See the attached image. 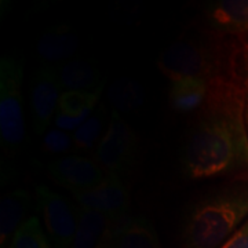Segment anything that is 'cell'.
Masks as SVG:
<instances>
[{
	"instance_id": "6da1fadb",
	"label": "cell",
	"mask_w": 248,
	"mask_h": 248,
	"mask_svg": "<svg viewBox=\"0 0 248 248\" xmlns=\"http://www.w3.org/2000/svg\"><path fill=\"white\" fill-rule=\"evenodd\" d=\"M247 87L243 76L210 83L208 98L196 112L182 149L181 169L187 179L248 182Z\"/></svg>"
},
{
	"instance_id": "7a4b0ae2",
	"label": "cell",
	"mask_w": 248,
	"mask_h": 248,
	"mask_svg": "<svg viewBox=\"0 0 248 248\" xmlns=\"http://www.w3.org/2000/svg\"><path fill=\"white\" fill-rule=\"evenodd\" d=\"M248 219V182L204 197L187 215L184 248H219Z\"/></svg>"
},
{
	"instance_id": "3957f363",
	"label": "cell",
	"mask_w": 248,
	"mask_h": 248,
	"mask_svg": "<svg viewBox=\"0 0 248 248\" xmlns=\"http://www.w3.org/2000/svg\"><path fill=\"white\" fill-rule=\"evenodd\" d=\"M222 39L225 36L211 32H208V37H178L160 54L157 66L171 81L200 79L211 83L241 76L236 72V55L239 51L228 47Z\"/></svg>"
},
{
	"instance_id": "277c9868",
	"label": "cell",
	"mask_w": 248,
	"mask_h": 248,
	"mask_svg": "<svg viewBox=\"0 0 248 248\" xmlns=\"http://www.w3.org/2000/svg\"><path fill=\"white\" fill-rule=\"evenodd\" d=\"M25 138L22 108V62L11 57L0 61V142L7 155H16Z\"/></svg>"
},
{
	"instance_id": "5b68a950",
	"label": "cell",
	"mask_w": 248,
	"mask_h": 248,
	"mask_svg": "<svg viewBox=\"0 0 248 248\" xmlns=\"http://www.w3.org/2000/svg\"><path fill=\"white\" fill-rule=\"evenodd\" d=\"M135 143L137 137L131 125L119 112H112L107 131L93 152V160L107 175L120 177L133 163Z\"/></svg>"
},
{
	"instance_id": "8992f818",
	"label": "cell",
	"mask_w": 248,
	"mask_h": 248,
	"mask_svg": "<svg viewBox=\"0 0 248 248\" xmlns=\"http://www.w3.org/2000/svg\"><path fill=\"white\" fill-rule=\"evenodd\" d=\"M37 208L54 248H71L79 225L78 208L47 186L36 189Z\"/></svg>"
},
{
	"instance_id": "52a82bcc",
	"label": "cell",
	"mask_w": 248,
	"mask_h": 248,
	"mask_svg": "<svg viewBox=\"0 0 248 248\" xmlns=\"http://www.w3.org/2000/svg\"><path fill=\"white\" fill-rule=\"evenodd\" d=\"M61 87L58 83L55 66L40 65L36 69L31 86V115L33 133L43 137L53 123L58 112L61 98Z\"/></svg>"
},
{
	"instance_id": "ba28073f",
	"label": "cell",
	"mask_w": 248,
	"mask_h": 248,
	"mask_svg": "<svg viewBox=\"0 0 248 248\" xmlns=\"http://www.w3.org/2000/svg\"><path fill=\"white\" fill-rule=\"evenodd\" d=\"M47 172L57 185L65 187L72 195L91 190L107 178L94 160L79 155H68L48 163Z\"/></svg>"
},
{
	"instance_id": "9c48e42d",
	"label": "cell",
	"mask_w": 248,
	"mask_h": 248,
	"mask_svg": "<svg viewBox=\"0 0 248 248\" xmlns=\"http://www.w3.org/2000/svg\"><path fill=\"white\" fill-rule=\"evenodd\" d=\"M72 196L79 207L102 214L110 222L125 217L130 208V197L120 177L107 175L94 189Z\"/></svg>"
},
{
	"instance_id": "30bf717a",
	"label": "cell",
	"mask_w": 248,
	"mask_h": 248,
	"mask_svg": "<svg viewBox=\"0 0 248 248\" xmlns=\"http://www.w3.org/2000/svg\"><path fill=\"white\" fill-rule=\"evenodd\" d=\"M207 31L218 36L248 35V0H222L208 3L204 10Z\"/></svg>"
},
{
	"instance_id": "8fae6325",
	"label": "cell",
	"mask_w": 248,
	"mask_h": 248,
	"mask_svg": "<svg viewBox=\"0 0 248 248\" xmlns=\"http://www.w3.org/2000/svg\"><path fill=\"white\" fill-rule=\"evenodd\" d=\"M104 248H161L155 228L145 217L125 215L110 222Z\"/></svg>"
},
{
	"instance_id": "7c38bea8",
	"label": "cell",
	"mask_w": 248,
	"mask_h": 248,
	"mask_svg": "<svg viewBox=\"0 0 248 248\" xmlns=\"http://www.w3.org/2000/svg\"><path fill=\"white\" fill-rule=\"evenodd\" d=\"M79 37L68 27L50 28L37 42L36 51L39 57L47 63L61 65L71 61L72 55L78 51Z\"/></svg>"
},
{
	"instance_id": "4fadbf2b",
	"label": "cell",
	"mask_w": 248,
	"mask_h": 248,
	"mask_svg": "<svg viewBox=\"0 0 248 248\" xmlns=\"http://www.w3.org/2000/svg\"><path fill=\"white\" fill-rule=\"evenodd\" d=\"M55 72L63 91H95L104 87L99 71L87 61L71 60L55 65Z\"/></svg>"
},
{
	"instance_id": "5bb4252c",
	"label": "cell",
	"mask_w": 248,
	"mask_h": 248,
	"mask_svg": "<svg viewBox=\"0 0 248 248\" xmlns=\"http://www.w3.org/2000/svg\"><path fill=\"white\" fill-rule=\"evenodd\" d=\"M210 94V83L200 79H181L171 81L169 91L170 107L181 113L197 112Z\"/></svg>"
},
{
	"instance_id": "9a60e30c",
	"label": "cell",
	"mask_w": 248,
	"mask_h": 248,
	"mask_svg": "<svg viewBox=\"0 0 248 248\" xmlns=\"http://www.w3.org/2000/svg\"><path fill=\"white\" fill-rule=\"evenodd\" d=\"M79 225L71 248H104L110 219L102 214L78 205Z\"/></svg>"
},
{
	"instance_id": "2e32d148",
	"label": "cell",
	"mask_w": 248,
	"mask_h": 248,
	"mask_svg": "<svg viewBox=\"0 0 248 248\" xmlns=\"http://www.w3.org/2000/svg\"><path fill=\"white\" fill-rule=\"evenodd\" d=\"M29 208V196L24 190L7 192L0 203V240L1 244L16 234V232L27 222L25 215Z\"/></svg>"
},
{
	"instance_id": "e0dca14e",
	"label": "cell",
	"mask_w": 248,
	"mask_h": 248,
	"mask_svg": "<svg viewBox=\"0 0 248 248\" xmlns=\"http://www.w3.org/2000/svg\"><path fill=\"white\" fill-rule=\"evenodd\" d=\"M109 117L104 105H98L89 119L72 133L76 152H94L107 131Z\"/></svg>"
},
{
	"instance_id": "ac0fdd59",
	"label": "cell",
	"mask_w": 248,
	"mask_h": 248,
	"mask_svg": "<svg viewBox=\"0 0 248 248\" xmlns=\"http://www.w3.org/2000/svg\"><path fill=\"white\" fill-rule=\"evenodd\" d=\"M104 87L95 91H62L58 112L68 116H80L93 113L99 105Z\"/></svg>"
},
{
	"instance_id": "d6986e66",
	"label": "cell",
	"mask_w": 248,
	"mask_h": 248,
	"mask_svg": "<svg viewBox=\"0 0 248 248\" xmlns=\"http://www.w3.org/2000/svg\"><path fill=\"white\" fill-rule=\"evenodd\" d=\"M9 248H54L36 217L29 218L11 237Z\"/></svg>"
},
{
	"instance_id": "ffe728a7",
	"label": "cell",
	"mask_w": 248,
	"mask_h": 248,
	"mask_svg": "<svg viewBox=\"0 0 248 248\" xmlns=\"http://www.w3.org/2000/svg\"><path fill=\"white\" fill-rule=\"evenodd\" d=\"M109 99L117 109L131 112L142 104V91L131 80H119L109 90Z\"/></svg>"
},
{
	"instance_id": "44dd1931",
	"label": "cell",
	"mask_w": 248,
	"mask_h": 248,
	"mask_svg": "<svg viewBox=\"0 0 248 248\" xmlns=\"http://www.w3.org/2000/svg\"><path fill=\"white\" fill-rule=\"evenodd\" d=\"M43 151L53 155H65L75 151L72 134L60 130L57 127H50L42 137Z\"/></svg>"
},
{
	"instance_id": "7402d4cb",
	"label": "cell",
	"mask_w": 248,
	"mask_h": 248,
	"mask_svg": "<svg viewBox=\"0 0 248 248\" xmlns=\"http://www.w3.org/2000/svg\"><path fill=\"white\" fill-rule=\"evenodd\" d=\"M219 248H248V219L236 232L231 239H228Z\"/></svg>"
},
{
	"instance_id": "603a6c76",
	"label": "cell",
	"mask_w": 248,
	"mask_h": 248,
	"mask_svg": "<svg viewBox=\"0 0 248 248\" xmlns=\"http://www.w3.org/2000/svg\"><path fill=\"white\" fill-rule=\"evenodd\" d=\"M243 39V47H241V54H243V66H244V79L248 83V35L241 37Z\"/></svg>"
},
{
	"instance_id": "cb8c5ba5",
	"label": "cell",
	"mask_w": 248,
	"mask_h": 248,
	"mask_svg": "<svg viewBox=\"0 0 248 248\" xmlns=\"http://www.w3.org/2000/svg\"><path fill=\"white\" fill-rule=\"evenodd\" d=\"M246 124H247V131H248V97H247V102H246Z\"/></svg>"
}]
</instances>
